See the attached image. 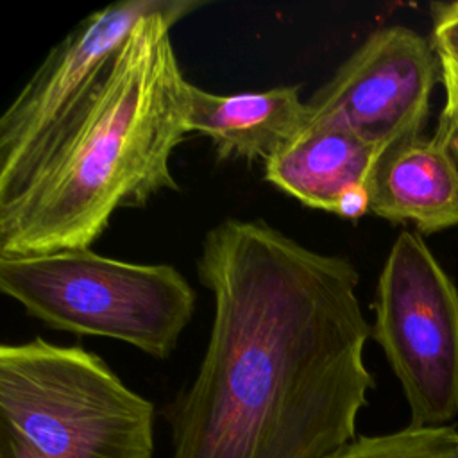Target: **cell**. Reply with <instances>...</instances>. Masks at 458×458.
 Instances as JSON below:
<instances>
[{
	"mask_svg": "<svg viewBox=\"0 0 458 458\" xmlns=\"http://www.w3.org/2000/svg\"><path fill=\"white\" fill-rule=\"evenodd\" d=\"M329 458H458V429L408 424L386 435L356 437Z\"/></svg>",
	"mask_w": 458,
	"mask_h": 458,
	"instance_id": "8fae6325",
	"label": "cell"
},
{
	"mask_svg": "<svg viewBox=\"0 0 458 458\" xmlns=\"http://www.w3.org/2000/svg\"><path fill=\"white\" fill-rule=\"evenodd\" d=\"M370 336L401 383L410 426L458 415V288L420 233L401 231L377 277Z\"/></svg>",
	"mask_w": 458,
	"mask_h": 458,
	"instance_id": "5b68a950",
	"label": "cell"
},
{
	"mask_svg": "<svg viewBox=\"0 0 458 458\" xmlns=\"http://www.w3.org/2000/svg\"><path fill=\"white\" fill-rule=\"evenodd\" d=\"M186 123L211 140L218 159L265 163L302 132L306 102L299 86L218 95L190 82Z\"/></svg>",
	"mask_w": 458,
	"mask_h": 458,
	"instance_id": "9c48e42d",
	"label": "cell"
},
{
	"mask_svg": "<svg viewBox=\"0 0 458 458\" xmlns=\"http://www.w3.org/2000/svg\"><path fill=\"white\" fill-rule=\"evenodd\" d=\"M433 136L438 138L449 148V152L458 163V113L456 111H451L447 107L440 109L437 131Z\"/></svg>",
	"mask_w": 458,
	"mask_h": 458,
	"instance_id": "5bb4252c",
	"label": "cell"
},
{
	"mask_svg": "<svg viewBox=\"0 0 458 458\" xmlns=\"http://www.w3.org/2000/svg\"><path fill=\"white\" fill-rule=\"evenodd\" d=\"M381 156L347 129L306 127L265 161V179L301 204L333 213L345 190L370 184Z\"/></svg>",
	"mask_w": 458,
	"mask_h": 458,
	"instance_id": "30bf717a",
	"label": "cell"
},
{
	"mask_svg": "<svg viewBox=\"0 0 458 458\" xmlns=\"http://www.w3.org/2000/svg\"><path fill=\"white\" fill-rule=\"evenodd\" d=\"M370 213L433 234L458 227V163L435 136L388 148L372 174Z\"/></svg>",
	"mask_w": 458,
	"mask_h": 458,
	"instance_id": "ba28073f",
	"label": "cell"
},
{
	"mask_svg": "<svg viewBox=\"0 0 458 458\" xmlns=\"http://www.w3.org/2000/svg\"><path fill=\"white\" fill-rule=\"evenodd\" d=\"M166 0H122L93 11L50 48L0 118V204L47 163L107 75L134 25Z\"/></svg>",
	"mask_w": 458,
	"mask_h": 458,
	"instance_id": "8992f818",
	"label": "cell"
},
{
	"mask_svg": "<svg viewBox=\"0 0 458 458\" xmlns=\"http://www.w3.org/2000/svg\"><path fill=\"white\" fill-rule=\"evenodd\" d=\"M0 290L57 331L114 338L159 360L174 352L195 310V290L175 267L91 249L0 256Z\"/></svg>",
	"mask_w": 458,
	"mask_h": 458,
	"instance_id": "277c9868",
	"label": "cell"
},
{
	"mask_svg": "<svg viewBox=\"0 0 458 458\" xmlns=\"http://www.w3.org/2000/svg\"><path fill=\"white\" fill-rule=\"evenodd\" d=\"M367 213H370V191L365 184H356L345 190L333 209V215L345 220H358Z\"/></svg>",
	"mask_w": 458,
	"mask_h": 458,
	"instance_id": "4fadbf2b",
	"label": "cell"
},
{
	"mask_svg": "<svg viewBox=\"0 0 458 458\" xmlns=\"http://www.w3.org/2000/svg\"><path fill=\"white\" fill-rule=\"evenodd\" d=\"M431 45L438 57L458 63V2L431 4Z\"/></svg>",
	"mask_w": 458,
	"mask_h": 458,
	"instance_id": "7c38bea8",
	"label": "cell"
},
{
	"mask_svg": "<svg viewBox=\"0 0 458 458\" xmlns=\"http://www.w3.org/2000/svg\"><path fill=\"white\" fill-rule=\"evenodd\" d=\"M438 63H440V81L444 86L442 107H447L458 113V63L447 57H438Z\"/></svg>",
	"mask_w": 458,
	"mask_h": 458,
	"instance_id": "9a60e30c",
	"label": "cell"
},
{
	"mask_svg": "<svg viewBox=\"0 0 458 458\" xmlns=\"http://www.w3.org/2000/svg\"><path fill=\"white\" fill-rule=\"evenodd\" d=\"M438 77L431 41L404 25L381 27L306 102L304 129L342 127L385 154L422 136Z\"/></svg>",
	"mask_w": 458,
	"mask_h": 458,
	"instance_id": "52a82bcc",
	"label": "cell"
},
{
	"mask_svg": "<svg viewBox=\"0 0 458 458\" xmlns=\"http://www.w3.org/2000/svg\"><path fill=\"white\" fill-rule=\"evenodd\" d=\"M0 458H154V404L81 345L2 344Z\"/></svg>",
	"mask_w": 458,
	"mask_h": 458,
	"instance_id": "3957f363",
	"label": "cell"
},
{
	"mask_svg": "<svg viewBox=\"0 0 458 458\" xmlns=\"http://www.w3.org/2000/svg\"><path fill=\"white\" fill-rule=\"evenodd\" d=\"M204 2L166 0L141 18L47 163L0 204V256L89 249L120 208L179 190L170 159L190 132V82L170 29Z\"/></svg>",
	"mask_w": 458,
	"mask_h": 458,
	"instance_id": "7a4b0ae2",
	"label": "cell"
},
{
	"mask_svg": "<svg viewBox=\"0 0 458 458\" xmlns=\"http://www.w3.org/2000/svg\"><path fill=\"white\" fill-rule=\"evenodd\" d=\"M197 276L213 322L195 379L165 408L172 458H329L352 442L376 385L356 267L225 218Z\"/></svg>",
	"mask_w": 458,
	"mask_h": 458,
	"instance_id": "6da1fadb",
	"label": "cell"
}]
</instances>
